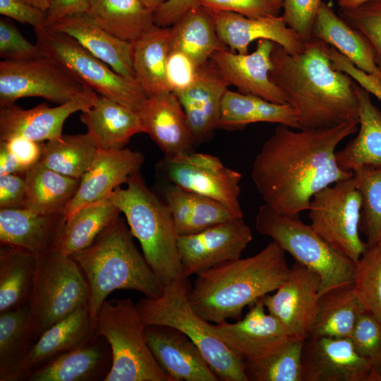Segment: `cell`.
Instances as JSON below:
<instances>
[{"label":"cell","mask_w":381,"mask_h":381,"mask_svg":"<svg viewBox=\"0 0 381 381\" xmlns=\"http://www.w3.org/2000/svg\"><path fill=\"white\" fill-rule=\"evenodd\" d=\"M145 327L131 298L105 301L96 323V337H103L111 352L104 381H173L152 354Z\"/></svg>","instance_id":"obj_7"},{"label":"cell","mask_w":381,"mask_h":381,"mask_svg":"<svg viewBox=\"0 0 381 381\" xmlns=\"http://www.w3.org/2000/svg\"><path fill=\"white\" fill-rule=\"evenodd\" d=\"M313 37L333 47L358 68L381 83V71L376 65L373 50L368 41L325 2L322 3L316 17Z\"/></svg>","instance_id":"obj_31"},{"label":"cell","mask_w":381,"mask_h":381,"mask_svg":"<svg viewBox=\"0 0 381 381\" xmlns=\"http://www.w3.org/2000/svg\"><path fill=\"white\" fill-rule=\"evenodd\" d=\"M255 226L296 262L318 274L319 296L337 286L353 284L355 262L332 249L299 215L281 214L264 204L258 209Z\"/></svg>","instance_id":"obj_9"},{"label":"cell","mask_w":381,"mask_h":381,"mask_svg":"<svg viewBox=\"0 0 381 381\" xmlns=\"http://www.w3.org/2000/svg\"><path fill=\"white\" fill-rule=\"evenodd\" d=\"M274 45L272 41L261 39L251 53L239 54L223 49L214 52L210 59L228 84L235 86L238 92L274 103L286 104L282 90L270 78Z\"/></svg>","instance_id":"obj_20"},{"label":"cell","mask_w":381,"mask_h":381,"mask_svg":"<svg viewBox=\"0 0 381 381\" xmlns=\"http://www.w3.org/2000/svg\"><path fill=\"white\" fill-rule=\"evenodd\" d=\"M258 122L276 123L298 129L294 109L228 89L223 97L218 128L234 130Z\"/></svg>","instance_id":"obj_34"},{"label":"cell","mask_w":381,"mask_h":381,"mask_svg":"<svg viewBox=\"0 0 381 381\" xmlns=\"http://www.w3.org/2000/svg\"><path fill=\"white\" fill-rule=\"evenodd\" d=\"M96 337V327L87 307H83L55 323L33 343L26 354L0 381L26 380L35 370Z\"/></svg>","instance_id":"obj_19"},{"label":"cell","mask_w":381,"mask_h":381,"mask_svg":"<svg viewBox=\"0 0 381 381\" xmlns=\"http://www.w3.org/2000/svg\"><path fill=\"white\" fill-rule=\"evenodd\" d=\"M196 2L212 11L233 12L251 18L277 16L281 10L273 0H196Z\"/></svg>","instance_id":"obj_50"},{"label":"cell","mask_w":381,"mask_h":381,"mask_svg":"<svg viewBox=\"0 0 381 381\" xmlns=\"http://www.w3.org/2000/svg\"><path fill=\"white\" fill-rule=\"evenodd\" d=\"M229 86L210 59L200 67L190 86L174 92L184 111L195 145L208 140L217 128L222 99Z\"/></svg>","instance_id":"obj_24"},{"label":"cell","mask_w":381,"mask_h":381,"mask_svg":"<svg viewBox=\"0 0 381 381\" xmlns=\"http://www.w3.org/2000/svg\"><path fill=\"white\" fill-rule=\"evenodd\" d=\"M353 286L364 309L381 324V239L355 262Z\"/></svg>","instance_id":"obj_43"},{"label":"cell","mask_w":381,"mask_h":381,"mask_svg":"<svg viewBox=\"0 0 381 381\" xmlns=\"http://www.w3.org/2000/svg\"><path fill=\"white\" fill-rule=\"evenodd\" d=\"M217 32L227 48L248 54L251 42L261 39L272 41L292 55L304 49L303 40L289 28L281 16L251 18L226 11H212Z\"/></svg>","instance_id":"obj_25"},{"label":"cell","mask_w":381,"mask_h":381,"mask_svg":"<svg viewBox=\"0 0 381 381\" xmlns=\"http://www.w3.org/2000/svg\"><path fill=\"white\" fill-rule=\"evenodd\" d=\"M320 278L317 272L295 262L274 294L261 298L266 310L295 338L304 339L315 318Z\"/></svg>","instance_id":"obj_15"},{"label":"cell","mask_w":381,"mask_h":381,"mask_svg":"<svg viewBox=\"0 0 381 381\" xmlns=\"http://www.w3.org/2000/svg\"><path fill=\"white\" fill-rule=\"evenodd\" d=\"M157 172L170 184L210 198L243 217L239 202L241 174L226 167L216 156L190 152L172 158L164 157Z\"/></svg>","instance_id":"obj_12"},{"label":"cell","mask_w":381,"mask_h":381,"mask_svg":"<svg viewBox=\"0 0 381 381\" xmlns=\"http://www.w3.org/2000/svg\"><path fill=\"white\" fill-rule=\"evenodd\" d=\"M97 97V93L85 87L72 99L54 107L46 103L29 109L15 104L0 107V140L16 135L39 143L59 139L68 117L92 107Z\"/></svg>","instance_id":"obj_18"},{"label":"cell","mask_w":381,"mask_h":381,"mask_svg":"<svg viewBox=\"0 0 381 381\" xmlns=\"http://www.w3.org/2000/svg\"><path fill=\"white\" fill-rule=\"evenodd\" d=\"M365 311L353 286L347 284L328 290L319 296L310 334L350 338L355 325Z\"/></svg>","instance_id":"obj_37"},{"label":"cell","mask_w":381,"mask_h":381,"mask_svg":"<svg viewBox=\"0 0 381 381\" xmlns=\"http://www.w3.org/2000/svg\"><path fill=\"white\" fill-rule=\"evenodd\" d=\"M303 339H294L260 360L245 362L248 381H303Z\"/></svg>","instance_id":"obj_42"},{"label":"cell","mask_w":381,"mask_h":381,"mask_svg":"<svg viewBox=\"0 0 381 381\" xmlns=\"http://www.w3.org/2000/svg\"><path fill=\"white\" fill-rule=\"evenodd\" d=\"M368 0H337L340 8H353L362 4Z\"/></svg>","instance_id":"obj_59"},{"label":"cell","mask_w":381,"mask_h":381,"mask_svg":"<svg viewBox=\"0 0 381 381\" xmlns=\"http://www.w3.org/2000/svg\"><path fill=\"white\" fill-rule=\"evenodd\" d=\"M97 337L69 351L33 371L28 381H87L108 374L111 352Z\"/></svg>","instance_id":"obj_29"},{"label":"cell","mask_w":381,"mask_h":381,"mask_svg":"<svg viewBox=\"0 0 381 381\" xmlns=\"http://www.w3.org/2000/svg\"><path fill=\"white\" fill-rule=\"evenodd\" d=\"M0 13L34 30L44 28L45 12L25 0H0Z\"/></svg>","instance_id":"obj_52"},{"label":"cell","mask_w":381,"mask_h":381,"mask_svg":"<svg viewBox=\"0 0 381 381\" xmlns=\"http://www.w3.org/2000/svg\"><path fill=\"white\" fill-rule=\"evenodd\" d=\"M48 28L71 36L115 72L125 78L135 80L132 42L109 32L87 13L64 18Z\"/></svg>","instance_id":"obj_27"},{"label":"cell","mask_w":381,"mask_h":381,"mask_svg":"<svg viewBox=\"0 0 381 381\" xmlns=\"http://www.w3.org/2000/svg\"><path fill=\"white\" fill-rule=\"evenodd\" d=\"M362 207L359 229L368 244L381 239V167H366L353 171Z\"/></svg>","instance_id":"obj_45"},{"label":"cell","mask_w":381,"mask_h":381,"mask_svg":"<svg viewBox=\"0 0 381 381\" xmlns=\"http://www.w3.org/2000/svg\"><path fill=\"white\" fill-rule=\"evenodd\" d=\"M89 289L75 261L58 249L36 256L28 329L33 343L47 329L83 307Z\"/></svg>","instance_id":"obj_8"},{"label":"cell","mask_w":381,"mask_h":381,"mask_svg":"<svg viewBox=\"0 0 381 381\" xmlns=\"http://www.w3.org/2000/svg\"><path fill=\"white\" fill-rule=\"evenodd\" d=\"M133 237L119 216L89 247L70 255L86 279L87 308L95 327L100 309L112 291L135 290L149 298H157L163 292L164 288Z\"/></svg>","instance_id":"obj_4"},{"label":"cell","mask_w":381,"mask_h":381,"mask_svg":"<svg viewBox=\"0 0 381 381\" xmlns=\"http://www.w3.org/2000/svg\"><path fill=\"white\" fill-rule=\"evenodd\" d=\"M3 141L18 162L27 171L39 162L42 155V143L23 136H13Z\"/></svg>","instance_id":"obj_54"},{"label":"cell","mask_w":381,"mask_h":381,"mask_svg":"<svg viewBox=\"0 0 381 381\" xmlns=\"http://www.w3.org/2000/svg\"><path fill=\"white\" fill-rule=\"evenodd\" d=\"M322 3V0H283L281 16L304 43L313 38L314 23Z\"/></svg>","instance_id":"obj_48"},{"label":"cell","mask_w":381,"mask_h":381,"mask_svg":"<svg viewBox=\"0 0 381 381\" xmlns=\"http://www.w3.org/2000/svg\"><path fill=\"white\" fill-rule=\"evenodd\" d=\"M361 207V196L352 176L316 193L308 210L315 232L336 252L354 262L368 246L359 234Z\"/></svg>","instance_id":"obj_11"},{"label":"cell","mask_w":381,"mask_h":381,"mask_svg":"<svg viewBox=\"0 0 381 381\" xmlns=\"http://www.w3.org/2000/svg\"><path fill=\"white\" fill-rule=\"evenodd\" d=\"M171 27L152 25L132 42L135 80L147 97L169 91L166 66L171 51Z\"/></svg>","instance_id":"obj_32"},{"label":"cell","mask_w":381,"mask_h":381,"mask_svg":"<svg viewBox=\"0 0 381 381\" xmlns=\"http://www.w3.org/2000/svg\"><path fill=\"white\" fill-rule=\"evenodd\" d=\"M350 339L356 352L370 365L376 381H381V324L365 310Z\"/></svg>","instance_id":"obj_47"},{"label":"cell","mask_w":381,"mask_h":381,"mask_svg":"<svg viewBox=\"0 0 381 381\" xmlns=\"http://www.w3.org/2000/svg\"><path fill=\"white\" fill-rule=\"evenodd\" d=\"M35 32V44L42 55L56 61L99 95L137 112L147 98L136 80L119 75L71 36L45 27Z\"/></svg>","instance_id":"obj_10"},{"label":"cell","mask_w":381,"mask_h":381,"mask_svg":"<svg viewBox=\"0 0 381 381\" xmlns=\"http://www.w3.org/2000/svg\"><path fill=\"white\" fill-rule=\"evenodd\" d=\"M349 74L357 81L359 85L381 100V83L380 81L356 66L350 68Z\"/></svg>","instance_id":"obj_57"},{"label":"cell","mask_w":381,"mask_h":381,"mask_svg":"<svg viewBox=\"0 0 381 381\" xmlns=\"http://www.w3.org/2000/svg\"><path fill=\"white\" fill-rule=\"evenodd\" d=\"M329 47L313 37L299 54L292 55L274 43L270 78L296 111L299 130L359 124L355 82L333 67Z\"/></svg>","instance_id":"obj_2"},{"label":"cell","mask_w":381,"mask_h":381,"mask_svg":"<svg viewBox=\"0 0 381 381\" xmlns=\"http://www.w3.org/2000/svg\"><path fill=\"white\" fill-rule=\"evenodd\" d=\"M126 188L117 187L109 196L126 218L143 255L164 289L183 277L178 234L171 210L150 190L140 173L131 175Z\"/></svg>","instance_id":"obj_5"},{"label":"cell","mask_w":381,"mask_h":381,"mask_svg":"<svg viewBox=\"0 0 381 381\" xmlns=\"http://www.w3.org/2000/svg\"><path fill=\"white\" fill-rule=\"evenodd\" d=\"M35 269V255L20 248L1 245L0 313L28 303Z\"/></svg>","instance_id":"obj_39"},{"label":"cell","mask_w":381,"mask_h":381,"mask_svg":"<svg viewBox=\"0 0 381 381\" xmlns=\"http://www.w3.org/2000/svg\"><path fill=\"white\" fill-rule=\"evenodd\" d=\"M36 44H32L9 20L0 19V56L2 60L21 61L41 56Z\"/></svg>","instance_id":"obj_49"},{"label":"cell","mask_w":381,"mask_h":381,"mask_svg":"<svg viewBox=\"0 0 381 381\" xmlns=\"http://www.w3.org/2000/svg\"><path fill=\"white\" fill-rule=\"evenodd\" d=\"M144 129L164 157L193 152L194 140L187 118L176 95L165 91L147 97L138 111Z\"/></svg>","instance_id":"obj_23"},{"label":"cell","mask_w":381,"mask_h":381,"mask_svg":"<svg viewBox=\"0 0 381 381\" xmlns=\"http://www.w3.org/2000/svg\"><path fill=\"white\" fill-rule=\"evenodd\" d=\"M360 129L358 135L336 152L338 166L353 171L366 167H381V111L372 102L370 93L355 83Z\"/></svg>","instance_id":"obj_30"},{"label":"cell","mask_w":381,"mask_h":381,"mask_svg":"<svg viewBox=\"0 0 381 381\" xmlns=\"http://www.w3.org/2000/svg\"><path fill=\"white\" fill-rule=\"evenodd\" d=\"M81 112L80 120L98 150L123 149L131 137L144 133L137 111L102 95Z\"/></svg>","instance_id":"obj_28"},{"label":"cell","mask_w":381,"mask_h":381,"mask_svg":"<svg viewBox=\"0 0 381 381\" xmlns=\"http://www.w3.org/2000/svg\"><path fill=\"white\" fill-rule=\"evenodd\" d=\"M90 0H52L45 12V28L60 20L80 13H87Z\"/></svg>","instance_id":"obj_56"},{"label":"cell","mask_w":381,"mask_h":381,"mask_svg":"<svg viewBox=\"0 0 381 381\" xmlns=\"http://www.w3.org/2000/svg\"><path fill=\"white\" fill-rule=\"evenodd\" d=\"M289 269L286 252L272 240L251 257L227 261L197 274L188 300L210 322L238 319L246 306L276 291Z\"/></svg>","instance_id":"obj_3"},{"label":"cell","mask_w":381,"mask_h":381,"mask_svg":"<svg viewBox=\"0 0 381 381\" xmlns=\"http://www.w3.org/2000/svg\"><path fill=\"white\" fill-rule=\"evenodd\" d=\"M274 1V3L277 4V6L282 8V4H283V0H273Z\"/></svg>","instance_id":"obj_62"},{"label":"cell","mask_w":381,"mask_h":381,"mask_svg":"<svg viewBox=\"0 0 381 381\" xmlns=\"http://www.w3.org/2000/svg\"><path fill=\"white\" fill-rule=\"evenodd\" d=\"M66 223L63 214H42L26 208L0 209V243L37 256L57 249Z\"/></svg>","instance_id":"obj_26"},{"label":"cell","mask_w":381,"mask_h":381,"mask_svg":"<svg viewBox=\"0 0 381 381\" xmlns=\"http://www.w3.org/2000/svg\"><path fill=\"white\" fill-rule=\"evenodd\" d=\"M338 16L362 34L381 71V0H368L353 8H340Z\"/></svg>","instance_id":"obj_46"},{"label":"cell","mask_w":381,"mask_h":381,"mask_svg":"<svg viewBox=\"0 0 381 381\" xmlns=\"http://www.w3.org/2000/svg\"><path fill=\"white\" fill-rule=\"evenodd\" d=\"M84 88L59 63L44 55L28 60L0 61V107L28 97L62 104Z\"/></svg>","instance_id":"obj_13"},{"label":"cell","mask_w":381,"mask_h":381,"mask_svg":"<svg viewBox=\"0 0 381 381\" xmlns=\"http://www.w3.org/2000/svg\"><path fill=\"white\" fill-rule=\"evenodd\" d=\"M197 5L196 0H166L153 13L154 24L160 27H171Z\"/></svg>","instance_id":"obj_55"},{"label":"cell","mask_w":381,"mask_h":381,"mask_svg":"<svg viewBox=\"0 0 381 381\" xmlns=\"http://www.w3.org/2000/svg\"><path fill=\"white\" fill-rule=\"evenodd\" d=\"M25 195L24 174L0 176V209L24 208Z\"/></svg>","instance_id":"obj_53"},{"label":"cell","mask_w":381,"mask_h":381,"mask_svg":"<svg viewBox=\"0 0 381 381\" xmlns=\"http://www.w3.org/2000/svg\"><path fill=\"white\" fill-rule=\"evenodd\" d=\"M147 344L161 368L173 381L219 380L196 344L167 325H147Z\"/></svg>","instance_id":"obj_22"},{"label":"cell","mask_w":381,"mask_h":381,"mask_svg":"<svg viewBox=\"0 0 381 381\" xmlns=\"http://www.w3.org/2000/svg\"><path fill=\"white\" fill-rule=\"evenodd\" d=\"M301 375L303 381H376L350 338L312 334L303 339Z\"/></svg>","instance_id":"obj_17"},{"label":"cell","mask_w":381,"mask_h":381,"mask_svg":"<svg viewBox=\"0 0 381 381\" xmlns=\"http://www.w3.org/2000/svg\"><path fill=\"white\" fill-rule=\"evenodd\" d=\"M178 236L193 234L238 217L220 202L169 183L164 190Z\"/></svg>","instance_id":"obj_33"},{"label":"cell","mask_w":381,"mask_h":381,"mask_svg":"<svg viewBox=\"0 0 381 381\" xmlns=\"http://www.w3.org/2000/svg\"><path fill=\"white\" fill-rule=\"evenodd\" d=\"M189 288L188 277H182L164 287L158 298L140 299L135 305L143 322L146 326H170L187 335L219 380L248 381L245 361L210 331V322L194 310L188 300Z\"/></svg>","instance_id":"obj_6"},{"label":"cell","mask_w":381,"mask_h":381,"mask_svg":"<svg viewBox=\"0 0 381 381\" xmlns=\"http://www.w3.org/2000/svg\"><path fill=\"white\" fill-rule=\"evenodd\" d=\"M120 214L109 198L78 210L66 220L57 249L70 256L89 247Z\"/></svg>","instance_id":"obj_40"},{"label":"cell","mask_w":381,"mask_h":381,"mask_svg":"<svg viewBox=\"0 0 381 381\" xmlns=\"http://www.w3.org/2000/svg\"><path fill=\"white\" fill-rule=\"evenodd\" d=\"M26 170L18 162L16 159L0 141V176L6 174H24Z\"/></svg>","instance_id":"obj_58"},{"label":"cell","mask_w":381,"mask_h":381,"mask_svg":"<svg viewBox=\"0 0 381 381\" xmlns=\"http://www.w3.org/2000/svg\"><path fill=\"white\" fill-rule=\"evenodd\" d=\"M143 162L144 156L138 151L128 148L99 150L64 211L66 220L78 210L109 198L131 175L139 172Z\"/></svg>","instance_id":"obj_21"},{"label":"cell","mask_w":381,"mask_h":381,"mask_svg":"<svg viewBox=\"0 0 381 381\" xmlns=\"http://www.w3.org/2000/svg\"><path fill=\"white\" fill-rule=\"evenodd\" d=\"M28 304L0 313V376L14 366L33 341L28 329Z\"/></svg>","instance_id":"obj_44"},{"label":"cell","mask_w":381,"mask_h":381,"mask_svg":"<svg viewBox=\"0 0 381 381\" xmlns=\"http://www.w3.org/2000/svg\"><path fill=\"white\" fill-rule=\"evenodd\" d=\"M171 49L188 55L199 67L218 50L228 49L217 32L212 12L197 5L171 26Z\"/></svg>","instance_id":"obj_35"},{"label":"cell","mask_w":381,"mask_h":381,"mask_svg":"<svg viewBox=\"0 0 381 381\" xmlns=\"http://www.w3.org/2000/svg\"><path fill=\"white\" fill-rule=\"evenodd\" d=\"M143 3L153 13L166 0H141Z\"/></svg>","instance_id":"obj_61"},{"label":"cell","mask_w":381,"mask_h":381,"mask_svg":"<svg viewBox=\"0 0 381 381\" xmlns=\"http://www.w3.org/2000/svg\"><path fill=\"white\" fill-rule=\"evenodd\" d=\"M35 7L46 12L50 6L52 0H25Z\"/></svg>","instance_id":"obj_60"},{"label":"cell","mask_w":381,"mask_h":381,"mask_svg":"<svg viewBox=\"0 0 381 381\" xmlns=\"http://www.w3.org/2000/svg\"><path fill=\"white\" fill-rule=\"evenodd\" d=\"M252 238L251 230L243 217L231 219L195 234L179 236L183 277L188 278L240 258Z\"/></svg>","instance_id":"obj_14"},{"label":"cell","mask_w":381,"mask_h":381,"mask_svg":"<svg viewBox=\"0 0 381 381\" xmlns=\"http://www.w3.org/2000/svg\"><path fill=\"white\" fill-rule=\"evenodd\" d=\"M209 328L245 362L260 360L297 339L274 316L266 313L261 298L250 305L242 320L234 323L210 322Z\"/></svg>","instance_id":"obj_16"},{"label":"cell","mask_w":381,"mask_h":381,"mask_svg":"<svg viewBox=\"0 0 381 381\" xmlns=\"http://www.w3.org/2000/svg\"><path fill=\"white\" fill-rule=\"evenodd\" d=\"M200 67L186 54L171 49L166 66V80L169 91L177 92L195 80Z\"/></svg>","instance_id":"obj_51"},{"label":"cell","mask_w":381,"mask_h":381,"mask_svg":"<svg viewBox=\"0 0 381 381\" xmlns=\"http://www.w3.org/2000/svg\"><path fill=\"white\" fill-rule=\"evenodd\" d=\"M98 148L87 133L66 135L42 145L39 162L63 175L80 179L94 161Z\"/></svg>","instance_id":"obj_41"},{"label":"cell","mask_w":381,"mask_h":381,"mask_svg":"<svg viewBox=\"0 0 381 381\" xmlns=\"http://www.w3.org/2000/svg\"><path fill=\"white\" fill-rule=\"evenodd\" d=\"M87 14L109 32L129 42L154 25L153 11L141 0H90Z\"/></svg>","instance_id":"obj_38"},{"label":"cell","mask_w":381,"mask_h":381,"mask_svg":"<svg viewBox=\"0 0 381 381\" xmlns=\"http://www.w3.org/2000/svg\"><path fill=\"white\" fill-rule=\"evenodd\" d=\"M358 123L317 130L279 124L256 155L253 181L265 204L277 212L299 215L322 188L353 176L336 160V148L356 133Z\"/></svg>","instance_id":"obj_1"},{"label":"cell","mask_w":381,"mask_h":381,"mask_svg":"<svg viewBox=\"0 0 381 381\" xmlns=\"http://www.w3.org/2000/svg\"><path fill=\"white\" fill-rule=\"evenodd\" d=\"M24 177L26 185L24 208L42 214H63L80 181V179L52 170L40 162L29 168Z\"/></svg>","instance_id":"obj_36"}]
</instances>
